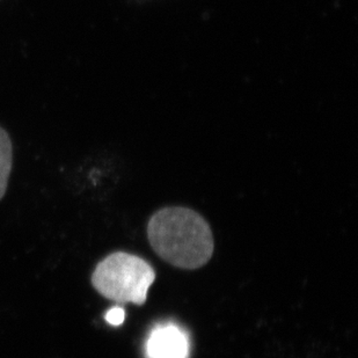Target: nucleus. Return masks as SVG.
Listing matches in <instances>:
<instances>
[{
  "label": "nucleus",
  "mask_w": 358,
  "mask_h": 358,
  "mask_svg": "<svg viewBox=\"0 0 358 358\" xmlns=\"http://www.w3.org/2000/svg\"><path fill=\"white\" fill-rule=\"evenodd\" d=\"M13 162V149L10 136L0 128V201L6 194L8 179Z\"/></svg>",
  "instance_id": "20e7f679"
},
{
  "label": "nucleus",
  "mask_w": 358,
  "mask_h": 358,
  "mask_svg": "<svg viewBox=\"0 0 358 358\" xmlns=\"http://www.w3.org/2000/svg\"><path fill=\"white\" fill-rule=\"evenodd\" d=\"M189 338L176 324L157 326L146 341V358H189Z\"/></svg>",
  "instance_id": "7ed1b4c3"
},
{
  "label": "nucleus",
  "mask_w": 358,
  "mask_h": 358,
  "mask_svg": "<svg viewBox=\"0 0 358 358\" xmlns=\"http://www.w3.org/2000/svg\"><path fill=\"white\" fill-rule=\"evenodd\" d=\"M148 238L162 260L187 271L208 264L215 248L209 224L196 211L182 206L157 211L148 224Z\"/></svg>",
  "instance_id": "f257e3e1"
},
{
  "label": "nucleus",
  "mask_w": 358,
  "mask_h": 358,
  "mask_svg": "<svg viewBox=\"0 0 358 358\" xmlns=\"http://www.w3.org/2000/svg\"><path fill=\"white\" fill-rule=\"evenodd\" d=\"M156 280V271L142 257L116 252L99 262L92 274V285L99 294L119 304H145Z\"/></svg>",
  "instance_id": "f03ea898"
},
{
  "label": "nucleus",
  "mask_w": 358,
  "mask_h": 358,
  "mask_svg": "<svg viewBox=\"0 0 358 358\" xmlns=\"http://www.w3.org/2000/svg\"><path fill=\"white\" fill-rule=\"evenodd\" d=\"M125 319V312L122 308H113L107 312L106 320L112 326H121Z\"/></svg>",
  "instance_id": "39448f33"
}]
</instances>
